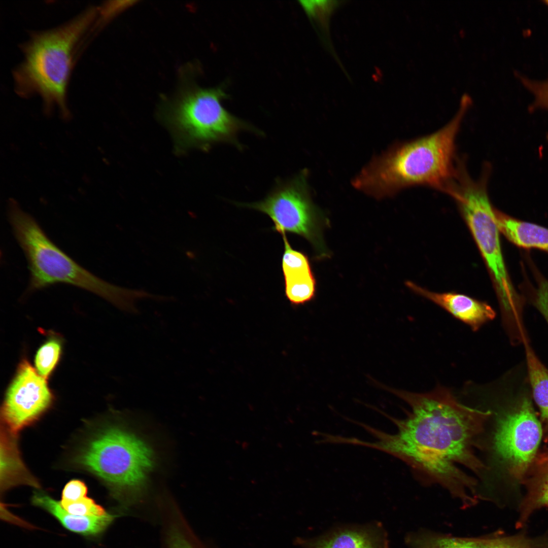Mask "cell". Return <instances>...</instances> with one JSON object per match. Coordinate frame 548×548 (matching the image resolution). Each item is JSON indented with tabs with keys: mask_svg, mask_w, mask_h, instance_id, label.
<instances>
[{
	"mask_svg": "<svg viewBox=\"0 0 548 548\" xmlns=\"http://www.w3.org/2000/svg\"><path fill=\"white\" fill-rule=\"evenodd\" d=\"M375 384L406 402L410 410L405 418L397 419L372 406L394 423L397 431L388 433L354 420L374 439L345 437L344 443L396 457L431 483L447 489L464 506L474 504L478 499L477 482L462 468L476 474L486 468L475 447L492 412L463 404L441 386L420 393Z\"/></svg>",
	"mask_w": 548,
	"mask_h": 548,
	"instance_id": "cell-1",
	"label": "cell"
},
{
	"mask_svg": "<svg viewBox=\"0 0 548 548\" xmlns=\"http://www.w3.org/2000/svg\"><path fill=\"white\" fill-rule=\"evenodd\" d=\"M470 103L464 95L457 113L443 127L373 158L354 179V187L378 198L417 186L444 191L456 172V139Z\"/></svg>",
	"mask_w": 548,
	"mask_h": 548,
	"instance_id": "cell-2",
	"label": "cell"
},
{
	"mask_svg": "<svg viewBox=\"0 0 548 548\" xmlns=\"http://www.w3.org/2000/svg\"><path fill=\"white\" fill-rule=\"evenodd\" d=\"M97 14L91 7L64 24L32 33L21 45L23 59L13 71L16 93L39 95L46 111L56 105L68 117L66 90L76 50Z\"/></svg>",
	"mask_w": 548,
	"mask_h": 548,
	"instance_id": "cell-3",
	"label": "cell"
},
{
	"mask_svg": "<svg viewBox=\"0 0 548 548\" xmlns=\"http://www.w3.org/2000/svg\"><path fill=\"white\" fill-rule=\"evenodd\" d=\"M8 218L27 261V292L65 284L92 292L122 311L139 313L137 303L147 298L146 291L111 284L85 269L56 246L36 219L14 200L8 204Z\"/></svg>",
	"mask_w": 548,
	"mask_h": 548,
	"instance_id": "cell-4",
	"label": "cell"
},
{
	"mask_svg": "<svg viewBox=\"0 0 548 548\" xmlns=\"http://www.w3.org/2000/svg\"><path fill=\"white\" fill-rule=\"evenodd\" d=\"M489 169L474 181L465 168L461 170L447 193L456 201L490 273L504 322L511 323L522 317L524 300L508 275L502 253L496 209L487 190Z\"/></svg>",
	"mask_w": 548,
	"mask_h": 548,
	"instance_id": "cell-5",
	"label": "cell"
},
{
	"mask_svg": "<svg viewBox=\"0 0 548 548\" xmlns=\"http://www.w3.org/2000/svg\"><path fill=\"white\" fill-rule=\"evenodd\" d=\"M227 95L220 88L190 87L162 108V118L171 130L179 150L197 148L207 151L216 144L226 143L241 150L238 135L248 131L263 133L234 116L222 106Z\"/></svg>",
	"mask_w": 548,
	"mask_h": 548,
	"instance_id": "cell-6",
	"label": "cell"
},
{
	"mask_svg": "<svg viewBox=\"0 0 548 548\" xmlns=\"http://www.w3.org/2000/svg\"><path fill=\"white\" fill-rule=\"evenodd\" d=\"M77 463L105 482L118 497L132 498L141 490L154 460L150 447L134 434L109 426L87 441Z\"/></svg>",
	"mask_w": 548,
	"mask_h": 548,
	"instance_id": "cell-7",
	"label": "cell"
},
{
	"mask_svg": "<svg viewBox=\"0 0 548 548\" xmlns=\"http://www.w3.org/2000/svg\"><path fill=\"white\" fill-rule=\"evenodd\" d=\"M307 176V170H303L290 179L277 180L264 199L236 204L267 215L273 229L281 234H298L320 249L321 214L313 202Z\"/></svg>",
	"mask_w": 548,
	"mask_h": 548,
	"instance_id": "cell-8",
	"label": "cell"
},
{
	"mask_svg": "<svg viewBox=\"0 0 548 548\" xmlns=\"http://www.w3.org/2000/svg\"><path fill=\"white\" fill-rule=\"evenodd\" d=\"M542 435L530 400L523 397L498 419L492 451L511 476L523 480L537 455Z\"/></svg>",
	"mask_w": 548,
	"mask_h": 548,
	"instance_id": "cell-9",
	"label": "cell"
},
{
	"mask_svg": "<svg viewBox=\"0 0 548 548\" xmlns=\"http://www.w3.org/2000/svg\"><path fill=\"white\" fill-rule=\"evenodd\" d=\"M48 381L27 357L22 358L6 390L1 408L2 418L9 431L16 434L52 405L54 395Z\"/></svg>",
	"mask_w": 548,
	"mask_h": 548,
	"instance_id": "cell-10",
	"label": "cell"
},
{
	"mask_svg": "<svg viewBox=\"0 0 548 548\" xmlns=\"http://www.w3.org/2000/svg\"><path fill=\"white\" fill-rule=\"evenodd\" d=\"M303 548H389L387 532L381 523L336 528L313 538H298Z\"/></svg>",
	"mask_w": 548,
	"mask_h": 548,
	"instance_id": "cell-11",
	"label": "cell"
},
{
	"mask_svg": "<svg viewBox=\"0 0 548 548\" xmlns=\"http://www.w3.org/2000/svg\"><path fill=\"white\" fill-rule=\"evenodd\" d=\"M409 287L419 295L437 304L473 331L492 320L496 313L487 302L456 292L436 293L414 283Z\"/></svg>",
	"mask_w": 548,
	"mask_h": 548,
	"instance_id": "cell-12",
	"label": "cell"
},
{
	"mask_svg": "<svg viewBox=\"0 0 548 548\" xmlns=\"http://www.w3.org/2000/svg\"><path fill=\"white\" fill-rule=\"evenodd\" d=\"M33 505L53 516L68 531L86 537H96L112 523L116 516L108 512L101 517L80 516L66 511L60 502L41 491H36L31 498Z\"/></svg>",
	"mask_w": 548,
	"mask_h": 548,
	"instance_id": "cell-13",
	"label": "cell"
},
{
	"mask_svg": "<svg viewBox=\"0 0 548 548\" xmlns=\"http://www.w3.org/2000/svg\"><path fill=\"white\" fill-rule=\"evenodd\" d=\"M524 479L527 494L520 506L518 528L522 527L535 510L548 507V449L536 455Z\"/></svg>",
	"mask_w": 548,
	"mask_h": 548,
	"instance_id": "cell-14",
	"label": "cell"
},
{
	"mask_svg": "<svg viewBox=\"0 0 548 548\" xmlns=\"http://www.w3.org/2000/svg\"><path fill=\"white\" fill-rule=\"evenodd\" d=\"M496 218L500 232L511 243L521 248L548 253V228L514 218L497 210Z\"/></svg>",
	"mask_w": 548,
	"mask_h": 548,
	"instance_id": "cell-15",
	"label": "cell"
},
{
	"mask_svg": "<svg viewBox=\"0 0 548 548\" xmlns=\"http://www.w3.org/2000/svg\"><path fill=\"white\" fill-rule=\"evenodd\" d=\"M1 434V480L4 489L18 484L38 486L36 480L23 464L16 446L15 434L9 430Z\"/></svg>",
	"mask_w": 548,
	"mask_h": 548,
	"instance_id": "cell-16",
	"label": "cell"
},
{
	"mask_svg": "<svg viewBox=\"0 0 548 548\" xmlns=\"http://www.w3.org/2000/svg\"><path fill=\"white\" fill-rule=\"evenodd\" d=\"M524 343L529 380L534 399L540 411L544 440L548 443V369L527 340Z\"/></svg>",
	"mask_w": 548,
	"mask_h": 548,
	"instance_id": "cell-17",
	"label": "cell"
},
{
	"mask_svg": "<svg viewBox=\"0 0 548 548\" xmlns=\"http://www.w3.org/2000/svg\"><path fill=\"white\" fill-rule=\"evenodd\" d=\"M283 274L285 296L291 305H304L314 299L316 281L311 269H297Z\"/></svg>",
	"mask_w": 548,
	"mask_h": 548,
	"instance_id": "cell-18",
	"label": "cell"
},
{
	"mask_svg": "<svg viewBox=\"0 0 548 548\" xmlns=\"http://www.w3.org/2000/svg\"><path fill=\"white\" fill-rule=\"evenodd\" d=\"M45 333L46 338L35 356L34 367L41 376L48 380L61 360L63 339L60 334L53 331Z\"/></svg>",
	"mask_w": 548,
	"mask_h": 548,
	"instance_id": "cell-19",
	"label": "cell"
},
{
	"mask_svg": "<svg viewBox=\"0 0 548 548\" xmlns=\"http://www.w3.org/2000/svg\"><path fill=\"white\" fill-rule=\"evenodd\" d=\"M489 538H459L422 533L409 534L405 541L411 548H486Z\"/></svg>",
	"mask_w": 548,
	"mask_h": 548,
	"instance_id": "cell-20",
	"label": "cell"
},
{
	"mask_svg": "<svg viewBox=\"0 0 548 548\" xmlns=\"http://www.w3.org/2000/svg\"><path fill=\"white\" fill-rule=\"evenodd\" d=\"M486 548H548V539H533L520 535L489 537Z\"/></svg>",
	"mask_w": 548,
	"mask_h": 548,
	"instance_id": "cell-21",
	"label": "cell"
},
{
	"mask_svg": "<svg viewBox=\"0 0 548 548\" xmlns=\"http://www.w3.org/2000/svg\"><path fill=\"white\" fill-rule=\"evenodd\" d=\"M536 285L528 289L529 299L548 323V279L534 269Z\"/></svg>",
	"mask_w": 548,
	"mask_h": 548,
	"instance_id": "cell-22",
	"label": "cell"
},
{
	"mask_svg": "<svg viewBox=\"0 0 548 548\" xmlns=\"http://www.w3.org/2000/svg\"><path fill=\"white\" fill-rule=\"evenodd\" d=\"M522 84L534 95V100L529 106L530 111L538 109L548 110V78L544 81L530 79L520 74L517 75ZM546 138L548 140V134Z\"/></svg>",
	"mask_w": 548,
	"mask_h": 548,
	"instance_id": "cell-23",
	"label": "cell"
},
{
	"mask_svg": "<svg viewBox=\"0 0 548 548\" xmlns=\"http://www.w3.org/2000/svg\"><path fill=\"white\" fill-rule=\"evenodd\" d=\"M60 503L66 511L77 516L101 517L109 512L93 499L87 497L75 502Z\"/></svg>",
	"mask_w": 548,
	"mask_h": 548,
	"instance_id": "cell-24",
	"label": "cell"
},
{
	"mask_svg": "<svg viewBox=\"0 0 548 548\" xmlns=\"http://www.w3.org/2000/svg\"><path fill=\"white\" fill-rule=\"evenodd\" d=\"M300 2L309 16L320 20L321 23L328 21L331 13L337 5V2L333 1H302Z\"/></svg>",
	"mask_w": 548,
	"mask_h": 548,
	"instance_id": "cell-25",
	"label": "cell"
},
{
	"mask_svg": "<svg viewBox=\"0 0 548 548\" xmlns=\"http://www.w3.org/2000/svg\"><path fill=\"white\" fill-rule=\"evenodd\" d=\"M87 493V488L83 482L78 480H73L64 486L60 502H75L86 497Z\"/></svg>",
	"mask_w": 548,
	"mask_h": 548,
	"instance_id": "cell-26",
	"label": "cell"
},
{
	"mask_svg": "<svg viewBox=\"0 0 548 548\" xmlns=\"http://www.w3.org/2000/svg\"><path fill=\"white\" fill-rule=\"evenodd\" d=\"M168 548H193L183 534L173 528L168 535Z\"/></svg>",
	"mask_w": 548,
	"mask_h": 548,
	"instance_id": "cell-27",
	"label": "cell"
},
{
	"mask_svg": "<svg viewBox=\"0 0 548 548\" xmlns=\"http://www.w3.org/2000/svg\"><path fill=\"white\" fill-rule=\"evenodd\" d=\"M543 2L545 3L548 6V0L543 1Z\"/></svg>",
	"mask_w": 548,
	"mask_h": 548,
	"instance_id": "cell-28",
	"label": "cell"
}]
</instances>
